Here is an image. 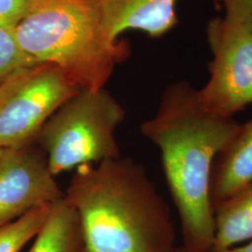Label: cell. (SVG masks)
<instances>
[{
  "label": "cell",
  "instance_id": "obj_1",
  "mask_svg": "<svg viewBox=\"0 0 252 252\" xmlns=\"http://www.w3.org/2000/svg\"><path fill=\"white\" fill-rule=\"evenodd\" d=\"M234 117L204 107L198 89L177 81L162 92L153 117L140 126L145 138L161 154L162 169L178 210L185 252H208L215 235L210 197L213 163L238 130Z\"/></svg>",
  "mask_w": 252,
  "mask_h": 252
},
{
  "label": "cell",
  "instance_id": "obj_2",
  "mask_svg": "<svg viewBox=\"0 0 252 252\" xmlns=\"http://www.w3.org/2000/svg\"><path fill=\"white\" fill-rule=\"evenodd\" d=\"M63 194L80 220L82 252H173L178 247L165 199L130 157L77 167Z\"/></svg>",
  "mask_w": 252,
  "mask_h": 252
},
{
  "label": "cell",
  "instance_id": "obj_3",
  "mask_svg": "<svg viewBox=\"0 0 252 252\" xmlns=\"http://www.w3.org/2000/svg\"><path fill=\"white\" fill-rule=\"evenodd\" d=\"M13 31L36 63L56 65L81 90L104 89L126 56L106 34L99 0H30Z\"/></svg>",
  "mask_w": 252,
  "mask_h": 252
},
{
  "label": "cell",
  "instance_id": "obj_4",
  "mask_svg": "<svg viewBox=\"0 0 252 252\" xmlns=\"http://www.w3.org/2000/svg\"><path fill=\"white\" fill-rule=\"evenodd\" d=\"M126 110L108 91L81 90L50 118L36 138L54 177L122 156L116 130Z\"/></svg>",
  "mask_w": 252,
  "mask_h": 252
},
{
  "label": "cell",
  "instance_id": "obj_5",
  "mask_svg": "<svg viewBox=\"0 0 252 252\" xmlns=\"http://www.w3.org/2000/svg\"><path fill=\"white\" fill-rule=\"evenodd\" d=\"M220 1L225 14L207 24L212 60L198 95L209 111L234 117L252 104V12L244 0Z\"/></svg>",
  "mask_w": 252,
  "mask_h": 252
},
{
  "label": "cell",
  "instance_id": "obj_6",
  "mask_svg": "<svg viewBox=\"0 0 252 252\" xmlns=\"http://www.w3.org/2000/svg\"><path fill=\"white\" fill-rule=\"evenodd\" d=\"M81 89L56 65L38 63L0 83V152L36 143L54 112Z\"/></svg>",
  "mask_w": 252,
  "mask_h": 252
},
{
  "label": "cell",
  "instance_id": "obj_7",
  "mask_svg": "<svg viewBox=\"0 0 252 252\" xmlns=\"http://www.w3.org/2000/svg\"><path fill=\"white\" fill-rule=\"evenodd\" d=\"M63 195L36 143L0 152V228Z\"/></svg>",
  "mask_w": 252,
  "mask_h": 252
},
{
  "label": "cell",
  "instance_id": "obj_8",
  "mask_svg": "<svg viewBox=\"0 0 252 252\" xmlns=\"http://www.w3.org/2000/svg\"><path fill=\"white\" fill-rule=\"evenodd\" d=\"M178 0H99L103 26L110 41L127 30L160 37L179 23Z\"/></svg>",
  "mask_w": 252,
  "mask_h": 252
},
{
  "label": "cell",
  "instance_id": "obj_9",
  "mask_svg": "<svg viewBox=\"0 0 252 252\" xmlns=\"http://www.w3.org/2000/svg\"><path fill=\"white\" fill-rule=\"evenodd\" d=\"M252 182V118L241 124L233 138L218 154L210 179V197L215 209L221 202Z\"/></svg>",
  "mask_w": 252,
  "mask_h": 252
},
{
  "label": "cell",
  "instance_id": "obj_10",
  "mask_svg": "<svg viewBox=\"0 0 252 252\" xmlns=\"http://www.w3.org/2000/svg\"><path fill=\"white\" fill-rule=\"evenodd\" d=\"M215 235L208 252H228L252 239V182L214 209Z\"/></svg>",
  "mask_w": 252,
  "mask_h": 252
},
{
  "label": "cell",
  "instance_id": "obj_11",
  "mask_svg": "<svg viewBox=\"0 0 252 252\" xmlns=\"http://www.w3.org/2000/svg\"><path fill=\"white\" fill-rule=\"evenodd\" d=\"M28 252H82L81 224L66 199L54 203Z\"/></svg>",
  "mask_w": 252,
  "mask_h": 252
},
{
  "label": "cell",
  "instance_id": "obj_12",
  "mask_svg": "<svg viewBox=\"0 0 252 252\" xmlns=\"http://www.w3.org/2000/svg\"><path fill=\"white\" fill-rule=\"evenodd\" d=\"M52 206V205H51ZM51 206L35 209L0 228V252H19L34 238L45 221Z\"/></svg>",
  "mask_w": 252,
  "mask_h": 252
},
{
  "label": "cell",
  "instance_id": "obj_13",
  "mask_svg": "<svg viewBox=\"0 0 252 252\" xmlns=\"http://www.w3.org/2000/svg\"><path fill=\"white\" fill-rule=\"evenodd\" d=\"M36 63L19 44L13 29L0 27V83L20 69Z\"/></svg>",
  "mask_w": 252,
  "mask_h": 252
},
{
  "label": "cell",
  "instance_id": "obj_14",
  "mask_svg": "<svg viewBox=\"0 0 252 252\" xmlns=\"http://www.w3.org/2000/svg\"><path fill=\"white\" fill-rule=\"evenodd\" d=\"M30 0H0V27L14 29L25 17Z\"/></svg>",
  "mask_w": 252,
  "mask_h": 252
},
{
  "label": "cell",
  "instance_id": "obj_15",
  "mask_svg": "<svg viewBox=\"0 0 252 252\" xmlns=\"http://www.w3.org/2000/svg\"><path fill=\"white\" fill-rule=\"evenodd\" d=\"M228 252H252V239L244 245L235 246Z\"/></svg>",
  "mask_w": 252,
  "mask_h": 252
},
{
  "label": "cell",
  "instance_id": "obj_16",
  "mask_svg": "<svg viewBox=\"0 0 252 252\" xmlns=\"http://www.w3.org/2000/svg\"><path fill=\"white\" fill-rule=\"evenodd\" d=\"M173 252H184V250L182 249V247L181 246H178L174 251H173Z\"/></svg>",
  "mask_w": 252,
  "mask_h": 252
},
{
  "label": "cell",
  "instance_id": "obj_17",
  "mask_svg": "<svg viewBox=\"0 0 252 252\" xmlns=\"http://www.w3.org/2000/svg\"><path fill=\"white\" fill-rule=\"evenodd\" d=\"M244 1L247 3V5L249 6V8L252 10V0H244Z\"/></svg>",
  "mask_w": 252,
  "mask_h": 252
}]
</instances>
